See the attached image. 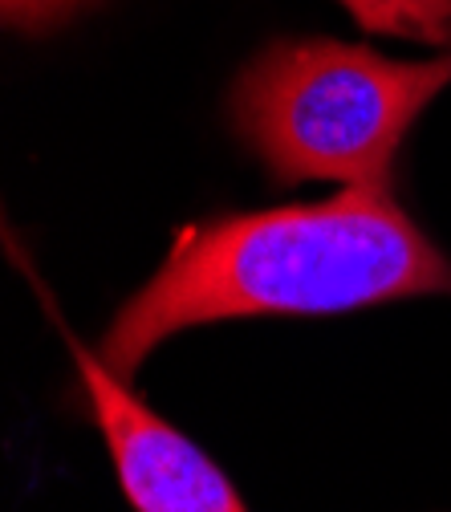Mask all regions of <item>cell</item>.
<instances>
[{"instance_id":"1","label":"cell","mask_w":451,"mask_h":512,"mask_svg":"<svg viewBox=\"0 0 451 512\" xmlns=\"http://www.w3.org/2000/svg\"><path fill=\"white\" fill-rule=\"evenodd\" d=\"M451 293V261L391 187H346L321 204L228 212L179 228L155 277L102 334V362L131 378L171 334L232 317H326Z\"/></svg>"},{"instance_id":"2","label":"cell","mask_w":451,"mask_h":512,"mask_svg":"<svg viewBox=\"0 0 451 512\" xmlns=\"http://www.w3.org/2000/svg\"><path fill=\"white\" fill-rule=\"evenodd\" d=\"M451 86V53L391 61L338 37L269 41L228 86V126L281 187H391L415 118Z\"/></svg>"},{"instance_id":"3","label":"cell","mask_w":451,"mask_h":512,"mask_svg":"<svg viewBox=\"0 0 451 512\" xmlns=\"http://www.w3.org/2000/svg\"><path fill=\"white\" fill-rule=\"evenodd\" d=\"M70 350L94 423L110 447L122 496L135 504V512H248L220 464L135 399L126 378L114 374L102 354H90L74 338Z\"/></svg>"},{"instance_id":"4","label":"cell","mask_w":451,"mask_h":512,"mask_svg":"<svg viewBox=\"0 0 451 512\" xmlns=\"http://www.w3.org/2000/svg\"><path fill=\"white\" fill-rule=\"evenodd\" d=\"M90 5H98V0H0V13H5V25L41 37L57 25L74 21Z\"/></svg>"}]
</instances>
